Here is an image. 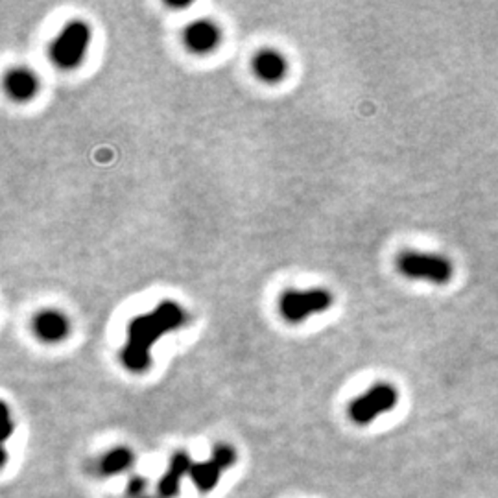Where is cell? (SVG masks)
Segmentation results:
<instances>
[{
	"mask_svg": "<svg viewBox=\"0 0 498 498\" xmlns=\"http://www.w3.org/2000/svg\"><path fill=\"white\" fill-rule=\"evenodd\" d=\"M192 459L187 452H176L170 458V465L166 472L161 476L159 484H157V494L159 498H176L181 489V480L187 474H190Z\"/></svg>",
	"mask_w": 498,
	"mask_h": 498,
	"instance_id": "6",
	"label": "cell"
},
{
	"mask_svg": "<svg viewBox=\"0 0 498 498\" xmlns=\"http://www.w3.org/2000/svg\"><path fill=\"white\" fill-rule=\"evenodd\" d=\"M144 498H151V497H144Z\"/></svg>",
	"mask_w": 498,
	"mask_h": 498,
	"instance_id": "14",
	"label": "cell"
},
{
	"mask_svg": "<svg viewBox=\"0 0 498 498\" xmlns=\"http://www.w3.org/2000/svg\"><path fill=\"white\" fill-rule=\"evenodd\" d=\"M146 491V482L141 478V476H133L131 480L128 482V487H126V497L128 498H144Z\"/></svg>",
	"mask_w": 498,
	"mask_h": 498,
	"instance_id": "13",
	"label": "cell"
},
{
	"mask_svg": "<svg viewBox=\"0 0 498 498\" xmlns=\"http://www.w3.org/2000/svg\"><path fill=\"white\" fill-rule=\"evenodd\" d=\"M332 305V295L327 290H288L279 303L280 314L292 323H299L305 317L323 312Z\"/></svg>",
	"mask_w": 498,
	"mask_h": 498,
	"instance_id": "5",
	"label": "cell"
},
{
	"mask_svg": "<svg viewBox=\"0 0 498 498\" xmlns=\"http://www.w3.org/2000/svg\"><path fill=\"white\" fill-rule=\"evenodd\" d=\"M220 30L210 21H196L185 30V45L194 54H207L216 49Z\"/></svg>",
	"mask_w": 498,
	"mask_h": 498,
	"instance_id": "7",
	"label": "cell"
},
{
	"mask_svg": "<svg viewBox=\"0 0 498 498\" xmlns=\"http://www.w3.org/2000/svg\"><path fill=\"white\" fill-rule=\"evenodd\" d=\"M223 471L225 469L222 467V463L210 456V459H207V462L194 463L188 476H190L192 482L196 484V487L200 491H213L216 487V484H218Z\"/></svg>",
	"mask_w": 498,
	"mask_h": 498,
	"instance_id": "11",
	"label": "cell"
},
{
	"mask_svg": "<svg viewBox=\"0 0 498 498\" xmlns=\"http://www.w3.org/2000/svg\"><path fill=\"white\" fill-rule=\"evenodd\" d=\"M133 463V454L131 450L124 449V447H118V449H113L102 456L98 463V471L106 476H115L121 474V472L128 471Z\"/></svg>",
	"mask_w": 498,
	"mask_h": 498,
	"instance_id": "12",
	"label": "cell"
},
{
	"mask_svg": "<svg viewBox=\"0 0 498 498\" xmlns=\"http://www.w3.org/2000/svg\"><path fill=\"white\" fill-rule=\"evenodd\" d=\"M34 330L43 342H61L68 334V321L58 310H43L34 320Z\"/></svg>",
	"mask_w": 498,
	"mask_h": 498,
	"instance_id": "8",
	"label": "cell"
},
{
	"mask_svg": "<svg viewBox=\"0 0 498 498\" xmlns=\"http://www.w3.org/2000/svg\"><path fill=\"white\" fill-rule=\"evenodd\" d=\"M91 41V28L83 21H72L50 46L52 61L61 68L78 67L83 59Z\"/></svg>",
	"mask_w": 498,
	"mask_h": 498,
	"instance_id": "3",
	"label": "cell"
},
{
	"mask_svg": "<svg viewBox=\"0 0 498 498\" xmlns=\"http://www.w3.org/2000/svg\"><path fill=\"white\" fill-rule=\"evenodd\" d=\"M255 74L266 83H277L286 74V59L275 50H263L253 59Z\"/></svg>",
	"mask_w": 498,
	"mask_h": 498,
	"instance_id": "10",
	"label": "cell"
},
{
	"mask_svg": "<svg viewBox=\"0 0 498 498\" xmlns=\"http://www.w3.org/2000/svg\"><path fill=\"white\" fill-rule=\"evenodd\" d=\"M397 266L408 279H425L434 285H447L454 275L452 263L441 255L406 251L397 258Z\"/></svg>",
	"mask_w": 498,
	"mask_h": 498,
	"instance_id": "2",
	"label": "cell"
},
{
	"mask_svg": "<svg viewBox=\"0 0 498 498\" xmlns=\"http://www.w3.org/2000/svg\"><path fill=\"white\" fill-rule=\"evenodd\" d=\"M6 91L14 100L17 102H26V100L34 98L37 93V78L36 74L28 68H14L6 76Z\"/></svg>",
	"mask_w": 498,
	"mask_h": 498,
	"instance_id": "9",
	"label": "cell"
},
{
	"mask_svg": "<svg viewBox=\"0 0 498 498\" xmlns=\"http://www.w3.org/2000/svg\"><path fill=\"white\" fill-rule=\"evenodd\" d=\"M397 400H399V395H397L395 387L380 382L367 390L364 395L352 400L349 405V417L356 425H370L378 415L387 414L390 410L395 408Z\"/></svg>",
	"mask_w": 498,
	"mask_h": 498,
	"instance_id": "4",
	"label": "cell"
},
{
	"mask_svg": "<svg viewBox=\"0 0 498 498\" xmlns=\"http://www.w3.org/2000/svg\"><path fill=\"white\" fill-rule=\"evenodd\" d=\"M187 321V314L174 301L159 303L150 314H143L129 321L128 342L122 349V362L129 371L143 373L151 364V347L157 338L178 330Z\"/></svg>",
	"mask_w": 498,
	"mask_h": 498,
	"instance_id": "1",
	"label": "cell"
}]
</instances>
